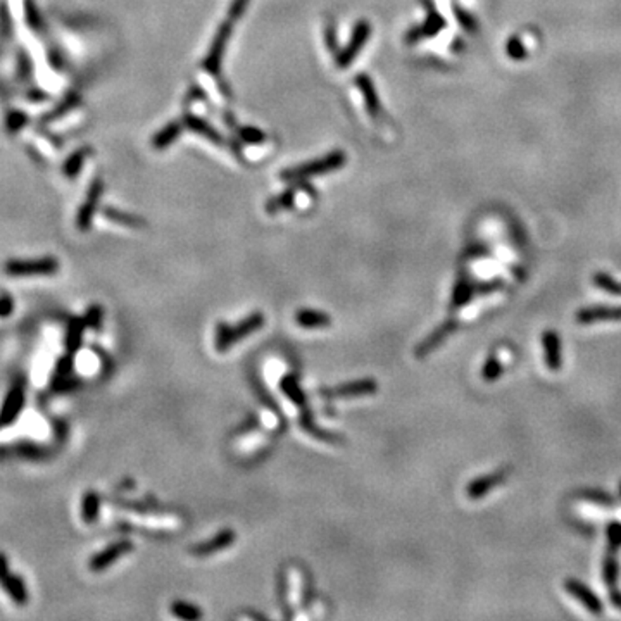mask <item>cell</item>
<instances>
[{
  "label": "cell",
  "mask_w": 621,
  "mask_h": 621,
  "mask_svg": "<svg viewBox=\"0 0 621 621\" xmlns=\"http://www.w3.org/2000/svg\"><path fill=\"white\" fill-rule=\"evenodd\" d=\"M607 540H610V549L616 550L621 547V523L615 521L607 528Z\"/></svg>",
  "instance_id": "36"
},
{
  "label": "cell",
  "mask_w": 621,
  "mask_h": 621,
  "mask_svg": "<svg viewBox=\"0 0 621 621\" xmlns=\"http://www.w3.org/2000/svg\"><path fill=\"white\" fill-rule=\"evenodd\" d=\"M343 161H345V156L340 154V152H335V154L323 157L320 161H313V163L309 164L299 166V168L285 171L283 178L285 180H302V178H308L313 175H323V173H328V171H333V169L340 168Z\"/></svg>",
  "instance_id": "3"
},
{
  "label": "cell",
  "mask_w": 621,
  "mask_h": 621,
  "mask_svg": "<svg viewBox=\"0 0 621 621\" xmlns=\"http://www.w3.org/2000/svg\"><path fill=\"white\" fill-rule=\"evenodd\" d=\"M4 271L11 276L54 275L56 271H59V261L52 256L39 259H9L4 266Z\"/></svg>",
  "instance_id": "2"
},
{
  "label": "cell",
  "mask_w": 621,
  "mask_h": 621,
  "mask_svg": "<svg viewBox=\"0 0 621 621\" xmlns=\"http://www.w3.org/2000/svg\"><path fill=\"white\" fill-rule=\"evenodd\" d=\"M301 425H302V428H304L308 433L313 435V437L323 438V440H335L333 435L323 432V430H320V426H316V423H314V420H313V416H310V414L308 411L302 414Z\"/></svg>",
  "instance_id": "27"
},
{
  "label": "cell",
  "mask_w": 621,
  "mask_h": 621,
  "mask_svg": "<svg viewBox=\"0 0 621 621\" xmlns=\"http://www.w3.org/2000/svg\"><path fill=\"white\" fill-rule=\"evenodd\" d=\"M24 400H26V390H24L23 382L12 383V387L7 392L6 399H4L2 408H0V430L7 428L14 423L19 418L21 411L24 408Z\"/></svg>",
  "instance_id": "4"
},
{
  "label": "cell",
  "mask_w": 621,
  "mask_h": 621,
  "mask_svg": "<svg viewBox=\"0 0 621 621\" xmlns=\"http://www.w3.org/2000/svg\"><path fill=\"white\" fill-rule=\"evenodd\" d=\"M264 325V314L254 313L247 316L237 325H226V323H219L216 328V337H214V345L218 352H226L231 345L248 337L254 331H258Z\"/></svg>",
  "instance_id": "1"
},
{
  "label": "cell",
  "mask_w": 621,
  "mask_h": 621,
  "mask_svg": "<svg viewBox=\"0 0 621 621\" xmlns=\"http://www.w3.org/2000/svg\"><path fill=\"white\" fill-rule=\"evenodd\" d=\"M368 36H370V26H368V23H364L363 21V23H359L358 26H355L354 35H352L350 39V44L343 49L340 57H338V66H340V68H343V66H349L350 62L355 59V56L361 52L364 44H366Z\"/></svg>",
  "instance_id": "11"
},
{
  "label": "cell",
  "mask_w": 621,
  "mask_h": 621,
  "mask_svg": "<svg viewBox=\"0 0 621 621\" xmlns=\"http://www.w3.org/2000/svg\"><path fill=\"white\" fill-rule=\"evenodd\" d=\"M186 123H188V126L192 128V130H196L197 133L206 135L207 138L213 140V142H219V136L216 131H214L211 126H207L204 121H201V119L196 118V116H186Z\"/></svg>",
  "instance_id": "31"
},
{
  "label": "cell",
  "mask_w": 621,
  "mask_h": 621,
  "mask_svg": "<svg viewBox=\"0 0 621 621\" xmlns=\"http://www.w3.org/2000/svg\"><path fill=\"white\" fill-rule=\"evenodd\" d=\"M101 193H102V181L95 180L92 186H90L86 201L83 202L80 211H78L76 225H78V228H80V230H83V231L89 230L90 225H92L94 214H95V211H97L99 201H101Z\"/></svg>",
  "instance_id": "7"
},
{
  "label": "cell",
  "mask_w": 621,
  "mask_h": 621,
  "mask_svg": "<svg viewBox=\"0 0 621 621\" xmlns=\"http://www.w3.org/2000/svg\"><path fill=\"white\" fill-rule=\"evenodd\" d=\"M9 573H11V571H9V559H7L6 554L0 552V582H2V580L6 578Z\"/></svg>",
  "instance_id": "41"
},
{
  "label": "cell",
  "mask_w": 621,
  "mask_h": 621,
  "mask_svg": "<svg viewBox=\"0 0 621 621\" xmlns=\"http://www.w3.org/2000/svg\"><path fill=\"white\" fill-rule=\"evenodd\" d=\"M281 388H283V392L287 393V397L293 404L306 405V395L304 392H302L301 385L297 382L296 376H287V378L281 382Z\"/></svg>",
  "instance_id": "20"
},
{
  "label": "cell",
  "mask_w": 621,
  "mask_h": 621,
  "mask_svg": "<svg viewBox=\"0 0 621 621\" xmlns=\"http://www.w3.org/2000/svg\"><path fill=\"white\" fill-rule=\"evenodd\" d=\"M102 320H104V310L101 306H90L89 309H86L85 316H83V321H85L86 328H92V330H99L102 326Z\"/></svg>",
  "instance_id": "29"
},
{
  "label": "cell",
  "mask_w": 621,
  "mask_h": 621,
  "mask_svg": "<svg viewBox=\"0 0 621 621\" xmlns=\"http://www.w3.org/2000/svg\"><path fill=\"white\" fill-rule=\"evenodd\" d=\"M101 513V495L97 492H86L81 500V518L86 523H94Z\"/></svg>",
  "instance_id": "19"
},
{
  "label": "cell",
  "mask_w": 621,
  "mask_h": 621,
  "mask_svg": "<svg viewBox=\"0 0 621 621\" xmlns=\"http://www.w3.org/2000/svg\"><path fill=\"white\" fill-rule=\"evenodd\" d=\"M508 476V471H495L492 475H485L476 478L475 482H471L466 488V494L470 499H480L482 495L488 494L492 488L500 485L504 482V478Z\"/></svg>",
  "instance_id": "12"
},
{
  "label": "cell",
  "mask_w": 621,
  "mask_h": 621,
  "mask_svg": "<svg viewBox=\"0 0 621 621\" xmlns=\"http://www.w3.org/2000/svg\"><path fill=\"white\" fill-rule=\"evenodd\" d=\"M171 612L180 620L192 621V620L202 618V611L198 610L197 606H193V604H188V602H183V600H176V602H173Z\"/></svg>",
  "instance_id": "21"
},
{
  "label": "cell",
  "mask_w": 621,
  "mask_h": 621,
  "mask_svg": "<svg viewBox=\"0 0 621 621\" xmlns=\"http://www.w3.org/2000/svg\"><path fill=\"white\" fill-rule=\"evenodd\" d=\"M594 283L604 290V292H610L612 296H621V283L615 281L610 275L606 273H597L594 276Z\"/></svg>",
  "instance_id": "28"
},
{
  "label": "cell",
  "mask_w": 621,
  "mask_h": 621,
  "mask_svg": "<svg viewBox=\"0 0 621 621\" xmlns=\"http://www.w3.org/2000/svg\"><path fill=\"white\" fill-rule=\"evenodd\" d=\"M611 600L616 604V607H620V610H621V594H620V592H616L615 589H612V592H611Z\"/></svg>",
  "instance_id": "42"
},
{
  "label": "cell",
  "mask_w": 621,
  "mask_h": 621,
  "mask_svg": "<svg viewBox=\"0 0 621 621\" xmlns=\"http://www.w3.org/2000/svg\"><path fill=\"white\" fill-rule=\"evenodd\" d=\"M230 33H231L230 24H223V26H219L216 39H214L213 45H211L209 56H207V59L204 62L206 71L213 74H216L219 71V66H221V61H223V52H225L226 41L230 39Z\"/></svg>",
  "instance_id": "9"
},
{
  "label": "cell",
  "mask_w": 621,
  "mask_h": 621,
  "mask_svg": "<svg viewBox=\"0 0 621 621\" xmlns=\"http://www.w3.org/2000/svg\"><path fill=\"white\" fill-rule=\"evenodd\" d=\"M618 561H616L615 556H607L604 559V568H602V577H604V583H606L607 587H611V589H615L616 585V580H618Z\"/></svg>",
  "instance_id": "26"
},
{
  "label": "cell",
  "mask_w": 621,
  "mask_h": 621,
  "mask_svg": "<svg viewBox=\"0 0 621 621\" xmlns=\"http://www.w3.org/2000/svg\"><path fill=\"white\" fill-rule=\"evenodd\" d=\"M471 297V288H470V285H466L465 281H461V283L458 285V288H455V292H454V297H453V304H450V308L453 309H455V308H461L463 304H465V302L470 299Z\"/></svg>",
  "instance_id": "35"
},
{
  "label": "cell",
  "mask_w": 621,
  "mask_h": 621,
  "mask_svg": "<svg viewBox=\"0 0 621 621\" xmlns=\"http://www.w3.org/2000/svg\"><path fill=\"white\" fill-rule=\"evenodd\" d=\"M242 136H243V140H247V142H261V140H264V135L261 133V131L254 130V128L243 130Z\"/></svg>",
  "instance_id": "40"
},
{
  "label": "cell",
  "mask_w": 621,
  "mask_h": 621,
  "mask_svg": "<svg viewBox=\"0 0 621 621\" xmlns=\"http://www.w3.org/2000/svg\"><path fill=\"white\" fill-rule=\"evenodd\" d=\"M24 121H26L24 114L12 113V114H9V118H7V126H9L11 131H16V130H19L21 126H23Z\"/></svg>",
  "instance_id": "39"
},
{
  "label": "cell",
  "mask_w": 621,
  "mask_h": 621,
  "mask_svg": "<svg viewBox=\"0 0 621 621\" xmlns=\"http://www.w3.org/2000/svg\"><path fill=\"white\" fill-rule=\"evenodd\" d=\"M577 321L582 325L599 321H621V308H587L577 313Z\"/></svg>",
  "instance_id": "14"
},
{
  "label": "cell",
  "mask_w": 621,
  "mask_h": 621,
  "mask_svg": "<svg viewBox=\"0 0 621 621\" xmlns=\"http://www.w3.org/2000/svg\"><path fill=\"white\" fill-rule=\"evenodd\" d=\"M378 390V385L375 380L364 378V380H355V382H349L338 385V387L331 388V390H323L321 393L325 397H331V399H337V397H358V395H371Z\"/></svg>",
  "instance_id": "6"
},
{
  "label": "cell",
  "mask_w": 621,
  "mask_h": 621,
  "mask_svg": "<svg viewBox=\"0 0 621 621\" xmlns=\"http://www.w3.org/2000/svg\"><path fill=\"white\" fill-rule=\"evenodd\" d=\"M14 310V301L9 296H0V318L11 316Z\"/></svg>",
  "instance_id": "38"
},
{
  "label": "cell",
  "mask_w": 621,
  "mask_h": 621,
  "mask_svg": "<svg viewBox=\"0 0 621 621\" xmlns=\"http://www.w3.org/2000/svg\"><path fill=\"white\" fill-rule=\"evenodd\" d=\"M620 490H621V485H620Z\"/></svg>",
  "instance_id": "43"
},
{
  "label": "cell",
  "mask_w": 621,
  "mask_h": 621,
  "mask_svg": "<svg viewBox=\"0 0 621 621\" xmlns=\"http://www.w3.org/2000/svg\"><path fill=\"white\" fill-rule=\"evenodd\" d=\"M565 587L566 590H568L575 599H578L590 612H594V615H600V612H602V602H600L597 595H595L589 587L583 585L582 582L570 578L566 580Z\"/></svg>",
  "instance_id": "10"
},
{
  "label": "cell",
  "mask_w": 621,
  "mask_h": 621,
  "mask_svg": "<svg viewBox=\"0 0 621 621\" xmlns=\"http://www.w3.org/2000/svg\"><path fill=\"white\" fill-rule=\"evenodd\" d=\"M89 148H80V151L74 152L73 156L68 157V161L64 163V175L66 176H76L78 171L81 169L83 163H85V159L89 157Z\"/></svg>",
  "instance_id": "22"
},
{
  "label": "cell",
  "mask_w": 621,
  "mask_h": 621,
  "mask_svg": "<svg viewBox=\"0 0 621 621\" xmlns=\"http://www.w3.org/2000/svg\"><path fill=\"white\" fill-rule=\"evenodd\" d=\"M235 538H237V533H235L233 530L226 528L223 530V532H219L218 535H214L211 540L193 545V547L190 549V552L197 557L211 556V554H216L219 550L230 547V545L235 542Z\"/></svg>",
  "instance_id": "8"
},
{
  "label": "cell",
  "mask_w": 621,
  "mask_h": 621,
  "mask_svg": "<svg viewBox=\"0 0 621 621\" xmlns=\"http://www.w3.org/2000/svg\"><path fill=\"white\" fill-rule=\"evenodd\" d=\"M296 321L302 328H326L331 325L328 314L314 309H301L296 314Z\"/></svg>",
  "instance_id": "17"
},
{
  "label": "cell",
  "mask_w": 621,
  "mask_h": 621,
  "mask_svg": "<svg viewBox=\"0 0 621 621\" xmlns=\"http://www.w3.org/2000/svg\"><path fill=\"white\" fill-rule=\"evenodd\" d=\"M542 343H544V355L545 364L549 370L557 371L561 368V340L559 335L554 330H545L542 335Z\"/></svg>",
  "instance_id": "13"
},
{
  "label": "cell",
  "mask_w": 621,
  "mask_h": 621,
  "mask_svg": "<svg viewBox=\"0 0 621 621\" xmlns=\"http://www.w3.org/2000/svg\"><path fill=\"white\" fill-rule=\"evenodd\" d=\"M358 86L361 89V92L364 94V97H366V106L368 109H370L371 114H378V99H376L375 89H373V85L368 80L366 76L358 78Z\"/></svg>",
  "instance_id": "23"
},
{
  "label": "cell",
  "mask_w": 621,
  "mask_h": 621,
  "mask_svg": "<svg viewBox=\"0 0 621 621\" xmlns=\"http://www.w3.org/2000/svg\"><path fill=\"white\" fill-rule=\"evenodd\" d=\"M78 385H80V382H78L73 375H69V376H54L51 387H52V392L64 393V392L74 390Z\"/></svg>",
  "instance_id": "30"
},
{
  "label": "cell",
  "mask_w": 621,
  "mask_h": 621,
  "mask_svg": "<svg viewBox=\"0 0 621 621\" xmlns=\"http://www.w3.org/2000/svg\"><path fill=\"white\" fill-rule=\"evenodd\" d=\"M0 585L4 587V590L7 592V595L14 600L16 604L23 606L28 602V589L24 585V580L16 573H9L6 578L0 582Z\"/></svg>",
  "instance_id": "16"
},
{
  "label": "cell",
  "mask_w": 621,
  "mask_h": 621,
  "mask_svg": "<svg viewBox=\"0 0 621 621\" xmlns=\"http://www.w3.org/2000/svg\"><path fill=\"white\" fill-rule=\"evenodd\" d=\"M180 131H181V126H180V124H176V123H173V124H169V126H166L164 130H161L159 133L156 135L154 147L164 148V147H168V145H171L173 142H175L176 136L180 135Z\"/></svg>",
  "instance_id": "24"
},
{
  "label": "cell",
  "mask_w": 621,
  "mask_h": 621,
  "mask_svg": "<svg viewBox=\"0 0 621 621\" xmlns=\"http://www.w3.org/2000/svg\"><path fill=\"white\" fill-rule=\"evenodd\" d=\"M74 354L71 352H68V354H64L62 358L57 361L56 364V371H54V376H69L73 373L74 368Z\"/></svg>",
  "instance_id": "33"
},
{
  "label": "cell",
  "mask_w": 621,
  "mask_h": 621,
  "mask_svg": "<svg viewBox=\"0 0 621 621\" xmlns=\"http://www.w3.org/2000/svg\"><path fill=\"white\" fill-rule=\"evenodd\" d=\"M133 549V544H131L130 540H118L114 542V544L107 545L106 549H102L101 552H97L95 556L90 559L89 562V568L90 571H94V573H101V571L109 568L113 562L118 561L119 557H123L124 554H128L130 550Z\"/></svg>",
  "instance_id": "5"
},
{
  "label": "cell",
  "mask_w": 621,
  "mask_h": 621,
  "mask_svg": "<svg viewBox=\"0 0 621 621\" xmlns=\"http://www.w3.org/2000/svg\"><path fill=\"white\" fill-rule=\"evenodd\" d=\"M503 370L504 368H503V363H500V359L497 358V355H490L482 368V378L488 383L495 382V380L500 378V375H503Z\"/></svg>",
  "instance_id": "25"
},
{
  "label": "cell",
  "mask_w": 621,
  "mask_h": 621,
  "mask_svg": "<svg viewBox=\"0 0 621 621\" xmlns=\"http://www.w3.org/2000/svg\"><path fill=\"white\" fill-rule=\"evenodd\" d=\"M106 216L109 218L111 221L119 223V225H124V226L138 228L140 225H142V223H140V219H136V218H133V216H130V214L119 213V211H114V209H107V211H106Z\"/></svg>",
  "instance_id": "32"
},
{
  "label": "cell",
  "mask_w": 621,
  "mask_h": 621,
  "mask_svg": "<svg viewBox=\"0 0 621 621\" xmlns=\"http://www.w3.org/2000/svg\"><path fill=\"white\" fill-rule=\"evenodd\" d=\"M293 198H296V193L293 192H285L283 196L273 198V201H269V204H268V213H275V211L287 209V207H290V204L293 202Z\"/></svg>",
  "instance_id": "34"
},
{
  "label": "cell",
  "mask_w": 621,
  "mask_h": 621,
  "mask_svg": "<svg viewBox=\"0 0 621 621\" xmlns=\"http://www.w3.org/2000/svg\"><path fill=\"white\" fill-rule=\"evenodd\" d=\"M458 328V323L455 321H447V323H444V325H440L438 326L437 330L433 331L432 335H430V337H426L423 342L420 343V345H418V349H416V355H420V358H423V355H426V354H430V352H433L435 349H437L438 345H440L442 342L445 340L447 337H449L450 333H453V331Z\"/></svg>",
  "instance_id": "15"
},
{
  "label": "cell",
  "mask_w": 621,
  "mask_h": 621,
  "mask_svg": "<svg viewBox=\"0 0 621 621\" xmlns=\"http://www.w3.org/2000/svg\"><path fill=\"white\" fill-rule=\"evenodd\" d=\"M248 2L251 0H233L230 6V11H228V14H230V19H238L240 16L243 14V11H246V7L248 6Z\"/></svg>",
  "instance_id": "37"
},
{
  "label": "cell",
  "mask_w": 621,
  "mask_h": 621,
  "mask_svg": "<svg viewBox=\"0 0 621 621\" xmlns=\"http://www.w3.org/2000/svg\"><path fill=\"white\" fill-rule=\"evenodd\" d=\"M85 321L83 318H73L69 320L68 333H66V350L76 354L83 345V330H85Z\"/></svg>",
  "instance_id": "18"
}]
</instances>
